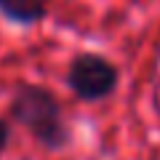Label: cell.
<instances>
[{"label":"cell","mask_w":160,"mask_h":160,"mask_svg":"<svg viewBox=\"0 0 160 160\" xmlns=\"http://www.w3.org/2000/svg\"><path fill=\"white\" fill-rule=\"evenodd\" d=\"M13 123L27 128L38 144L46 149H64L72 139L62 115V104L51 91L40 86H22L11 99L8 109Z\"/></svg>","instance_id":"1"},{"label":"cell","mask_w":160,"mask_h":160,"mask_svg":"<svg viewBox=\"0 0 160 160\" xmlns=\"http://www.w3.org/2000/svg\"><path fill=\"white\" fill-rule=\"evenodd\" d=\"M46 0H0V16L22 27H32L46 19Z\"/></svg>","instance_id":"3"},{"label":"cell","mask_w":160,"mask_h":160,"mask_svg":"<svg viewBox=\"0 0 160 160\" xmlns=\"http://www.w3.org/2000/svg\"><path fill=\"white\" fill-rule=\"evenodd\" d=\"M8 142H11V123L0 118V152L8 147Z\"/></svg>","instance_id":"4"},{"label":"cell","mask_w":160,"mask_h":160,"mask_svg":"<svg viewBox=\"0 0 160 160\" xmlns=\"http://www.w3.org/2000/svg\"><path fill=\"white\" fill-rule=\"evenodd\" d=\"M118 67L99 53H78L69 62L67 86L83 102H102V99L112 96L118 88Z\"/></svg>","instance_id":"2"}]
</instances>
